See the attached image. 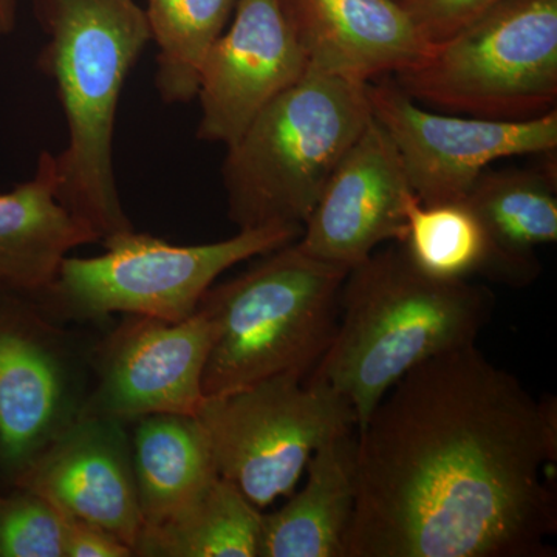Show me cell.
Masks as SVG:
<instances>
[{"instance_id":"7a4b0ae2","label":"cell","mask_w":557,"mask_h":557,"mask_svg":"<svg viewBox=\"0 0 557 557\" xmlns=\"http://www.w3.org/2000/svg\"><path fill=\"white\" fill-rule=\"evenodd\" d=\"M47 36L38 69L57 86L67 126L57 194L100 244L134 231L113 164L121 91L150 40L137 0H32Z\"/></svg>"},{"instance_id":"8992f818","label":"cell","mask_w":557,"mask_h":557,"mask_svg":"<svg viewBox=\"0 0 557 557\" xmlns=\"http://www.w3.org/2000/svg\"><path fill=\"white\" fill-rule=\"evenodd\" d=\"M418 104L523 121L557 106V0H505L394 75Z\"/></svg>"},{"instance_id":"44dd1931","label":"cell","mask_w":557,"mask_h":557,"mask_svg":"<svg viewBox=\"0 0 557 557\" xmlns=\"http://www.w3.org/2000/svg\"><path fill=\"white\" fill-rule=\"evenodd\" d=\"M150 40L159 47L156 89L164 104L197 98L201 65L225 32L237 0H146Z\"/></svg>"},{"instance_id":"9a60e30c","label":"cell","mask_w":557,"mask_h":557,"mask_svg":"<svg viewBox=\"0 0 557 557\" xmlns=\"http://www.w3.org/2000/svg\"><path fill=\"white\" fill-rule=\"evenodd\" d=\"M309 70L359 83L394 76L432 50L395 0H278Z\"/></svg>"},{"instance_id":"4fadbf2b","label":"cell","mask_w":557,"mask_h":557,"mask_svg":"<svg viewBox=\"0 0 557 557\" xmlns=\"http://www.w3.org/2000/svg\"><path fill=\"white\" fill-rule=\"evenodd\" d=\"M417 200L394 143L372 119L330 175L298 244L351 270L386 242L403 244Z\"/></svg>"},{"instance_id":"9c48e42d","label":"cell","mask_w":557,"mask_h":557,"mask_svg":"<svg viewBox=\"0 0 557 557\" xmlns=\"http://www.w3.org/2000/svg\"><path fill=\"white\" fill-rule=\"evenodd\" d=\"M95 343L0 285V493L83 416Z\"/></svg>"},{"instance_id":"5b68a950","label":"cell","mask_w":557,"mask_h":557,"mask_svg":"<svg viewBox=\"0 0 557 557\" xmlns=\"http://www.w3.org/2000/svg\"><path fill=\"white\" fill-rule=\"evenodd\" d=\"M372 119L369 83L307 72L226 146L222 178L231 222L239 230L304 226Z\"/></svg>"},{"instance_id":"6da1fadb","label":"cell","mask_w":557,"mask_h":557,"mask_svg":"<svg viewBox=\"0 0 557 557\" xmlns=\"http://www.w3.org/2000/svg\"><path fill=\"white\" fill-rule=\"evenodd\" d=\"M357 434L344 557L556 555V401L475 344L406 373Z\"/></svg>"},{"instance_id":"484cf974","label":"cell","mask_w":557,"mask_h":557,"mask_svg":"<svg viewBox=\"0 0 557 557\" xmlns=\"http://www.w3.org/2000/svg\"><path fill=\"white\" fill-rule=\"evenodd\" d=\"M17 24V0H0V36L10 35Z\"/></svg>"},{"instance_id":"30bf717a","label":"cell","mask_w":557,"mask_h":557,"mask_svg":"<svg viewBox=\"0 0 557 557\" xmlns=\"http://www.w3.org/2000/svg\"><path fill=\"white\" fill-rule=\"evenodd\" d=\"M369 98L423 205L463 201L498 160L553 156L557 149V110L523 121L437 112L413 101L394 76L369 83Z\"/></svg>"},{"instance_id":"7c38bea8","label":"cell","mask_w":557,"mask_h":557,"mask_svg":"<svg viewBox=\"0 0 557 557\" xmlns=\"http://www.w3.org/2000/svg\"><path fill=\"white\" fill-rule=\"evenodd\" d=\"M309 70L278 0H237L200 69L197 138L230 146L260 110Z\"/></svg>"},{"instance_id":"52a82bcc","label":"cell","mask_w":557,"mask_h":557,"mask_svg":"<svg viewBox=\"0 0 557 557\" xmlns=\"http://www.w3.org/2000/svg\"><path fill=\"white\" fill-rule=\"evenodd\" d=\"M304 226L239 230L230 239L172 245L150 234H121L97 258H65L49 287L35 296L57 321L97 322L138 314L177 322L193 317L215 278L244 260L299 240Z\"/></svg>"},{"instance_id":"603a6c76","label":"cell","mask_w":557,"mask_h":557,"mask_svg":"<svg viewBox=\"0 0 557 557\" xmlns=\"http://www.w3.org/2000/svg\"><path fill=\"white\" fill-rule=\"evenodd\" d=\"M67 516L39 494L0 493V557H65Z\"/></svg>"},{"instance_id":"277c9868","label":"cell","mask_w":557,"mask_h":557,"mask_svg":"<svg viewBox=\"0 0 557 557\" xmlns=\"http://www.w3.org/2000/svg\"><path fill=\"white\" fill-rule=\"evenodd\" d=\"M348 271L313 258L296 240L267 252L239 276L212 285L197 307L214 332L205 397L277 375L309 379L338 327Z\"/></svg>"},{"instance_id":"4316f807","label":"cell","mask_w":557,"mask_h":557,"mask_svg":"<svg viewBox=\"0 0 557 557\" xmlns=\"http://www.w3.org/2000/svg\"><path fill=\"white\" fill-rule=\"evenodd\" d=\"M395 2H398V3H399V0H395Z\"/></svg>"},{"instance_id":"cb8c5ba5","label":"cell","mask_w":557,"mask_h":557,"mask_svg":"<svg viewBox=\"0 0 557 557\" xmlns=\"http://www.w3.org/2000/svg\"><path fill=\"white\" fill-rule=\"evenodd\" d=\"M505 0H399L429 44L445 42Z\"/></svg>"},{"instance_id":"ac0fdd59","label":"cell","mask_w":557,"mask_h":557,"mask_svg":"<svg viewBox=\"0 0 557 557\" xmlns=\"http://www.w3.org/2000/svg\"><path fill=\"white\" fill-rule=\"evenodd\" d=\"M355 432L314 450L302 490L262 515L258 557H344L357 502Z\"/></svg>"},{"instance_id":"5bb4252c","label":"cell","mask_w":557,"mask_h":557,"mask_svg":"<svg viewBox=\"0 0 557 557\" xmlns=\"http://www.w3.org/2000/svg\"><path fill=\"white\" fill-rule=\"evenodd\" d=\"M16 486L69 518L100 527L134 552L143 530L127 423L79 418L44 450Z\"/></svg>"},{"instance_id":"ffe728a7","label":"cell","mask_w":557,"mask_h":557,"mask_svg":"<svg viewBox=\"0 0 557 557\" xmlns=\"http://www.w3.org/2000/svg\"><path fill=\"white\" fill-rule=\"evenodd\" d=\"M262 515L219 475L171 518L143 528L134 556L258 557Z\"/></svg>"},{"instance_id":"7402d4cb","label":"cell","mask_w":557,"mask_h":557,"mask_svg":"<svg viewBox=\"0 0 557 557\" xmlns=\"http://www.w3.org/2000/svg\"><path fill=\"white\" fill-rule=\"evenodd\" d=\"M401 245L412 265L429 277L463 282L475 274L487 277L490 240L467 201L423 205L408 209V231Z\"/></svg>"},{"instance_id":"d6986e66","label":"cell","mask_w":557,"mask_h":557,"mask_svg":"<svg viewBox=\"0 0 557 557\" xmlns=\"http://www.w3.org/2000/svg\"><path fill=\"white\" fill-rule=\"evenodd\" d=\"M132 467L143 528L185 508L219 478L197 416L156 413L132 421Z\"/></svg>"},{"instance_id":"8fae6325","label":"cell","mask_w":557,"mask_h":557,"mask_svg":"<svg viewBox=\"0 0 557 557\" xmlns=\"http://www.w3.org/2000/svg\"><path fill=\"white\" fill-rule=\"evenodd\" d=\"M212 336L211 321L199 310L177 322L123 314L95 343L81 418L132 423L156 413L197 416L207 398L203 373Z\"/></svg>"},{"instance_id":"3957f363","label":"cell","mask_w":557,"mask_h":557,"mask_svg":"<svg viewBox=\"0 0 557 557\" xmlns=\"http://www.w3.org/2000/svg\"><path fill=\"white\" fill-rule=\"evenodd\" d=\"M493 293L429 277L401 245L348 271L332 344L309 380L346 399L361 431L387 392L429 359L474 346L493 318Z\"/></svg>"},{"instance_id":"e0dca14e","label":"cell","mask_w":557,"mask_h":557,"mask_svg":"<svg viewBox=\"0 0 557 557\" xmlns=\"http://www.w3.org/2000/svg\"><path fill=\"white\" fill-rule=\"evenodd\" d=\"M556 189L555 166L482 172L465 201L490 240L487 277L511 287L537 277L536 249L557 242Z\"/></svg>"},{"instance_id":"2e32d148","label":"cell","mask_w":557,"mask_h":557,"mask_svg":"<svg viewBox=\"0 0 557 557\" xmlns=\"http://www.w3.org/2000/svg\"><path fill=\"white\" fill-rule=\"evenodd\" d=\"M53 153L44 150L28 182L0 193V285L38 295L72 249L100 244L62 207Z\"/></svg>"},{"instance_id":"ba28073f","label":"cell","mask_w":557,"mask_h":557,"mask_svg":"<svg viewBox=\"0 0 557 557\" xmlns=\"http://www.w3.org/2000/svg\"><path fill=\"white\" fill-rule=\"evenodd\" d=\"M197 417L218 474L260 511L295 491L314 450L357 431L354 410L338 392L295 375L207 397Z\"/></svg>"},{"instance_id":"d4e9b609","label":"cell","mask_w":557,"mask_h":557,"mask_svg":"<svg viewBox=\"0 0 557 557\" xmlns=\"http://www.w3.org/2000/svg\"><path fill=\"white\" fill-rule=\"evenodd\" d=\"M134 552L109 531L69 518L65 557H132Z\"/></svg>"}]
</instances>
